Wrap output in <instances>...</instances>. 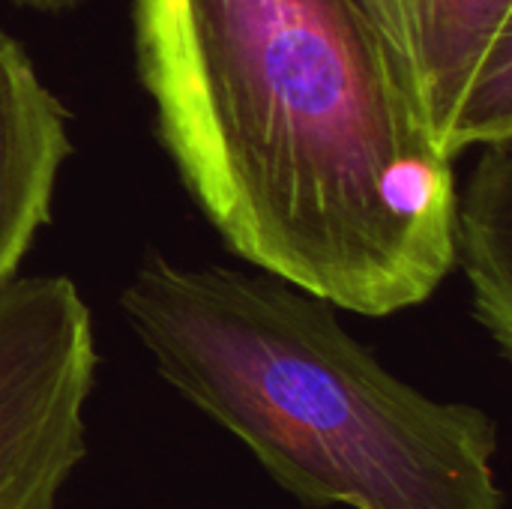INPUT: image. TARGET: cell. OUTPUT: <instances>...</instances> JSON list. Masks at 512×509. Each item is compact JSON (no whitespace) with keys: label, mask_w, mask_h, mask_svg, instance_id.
Returning a JSON list of instances; mask_svg holds the SVG:
<instances>
[{"label":"cell","mask_w":512,"mask_h":509,"mask_svg":"<svg viewBox=\"0 0 512 509\" xmlns=\"http://www.w3.org/2000/svg\"><path fill=\"white\" fill-rule=\"evenodd\" d=\"M138 78L225 246L387 318L456 267L453 159L363 0H135Z\"/></svg>","instance_id":"6da1fadb"},{"label":"cell","mask_w":512,"mask_h":509,"mask_svg":"<svg viewBox=\"0 0 512 509\" xmlns=\"http://www.w3.org/2000/svg\"><path fill=\"white\" fill-rule=\"evenodd\" d=\"M159 378L309 509H504L498 423L438 402L270 273L147 258L120 294Z\"/></svg>","instance_id":"7a4b0ae2"},{"label":"cell","mask_w":512,"mask_h":509,"mask_svg":"<svg viewBox=\"0 0 512 509\" xmlns=\"http://www.w3.org/2000/svg\"><path fill=\"white\" fill-rule=\"evenodd\" d=\"M90 309L66 276L0 285V509H57L87 459Z\"/></svg>","instance_id":"3957f363"},{"label":"cell","mask_w":512,"mask_h":509,"mask_svg":"<svg viewBox=\"0 0 512 509\" xmlns=\"http://www.w3.org/2000/svg\"><path fill=\"white\" fill-rule=\"evenodd\" d=\"M456 159L512 138V0H363Z\"/></svg>","instance_id":"277c9868"},{"label":"cell","mask_w":512,"mask_h":509,"mask_svg":"<svg viewBox=\"0 0 512 509\" xmlns=\"http://www.w3.org/2000/svg\"><path fill=\"white\" fill-rule=\"evenodd\" d=\"M72 153L69 111L18 39L0 30V285L15 279L51 222L57 177Z\"/></svg>","instance_id":"5b68a950"},{"label":"cell","mask_w":512,"mask_h":509,"mask_svg":"<svg viewBox=\"0 0 512 509\" xmlns=\"http://www.w3.org/2000/svg\"><path fill=\"white\" fill-rule=\"evenodd\" d=\"M453 261L462 264L474 318L512 357V138L480 147V159L456 195L453 210Z\"/></svg>","instance_id":"8992f818"},{"label":"cell","mask_w":512,"mask_h":509,"mask_svg":"<svg viewBox=\"0 0 512 509\" xmlns=\"http://www.w3.org/2000/svg\"><path fill=\"white\" fill-rule=\"evenodd\" d=\"M12 6L18 9H33V12H66V9H75L81 6L84 0H9Z\"/></svg>","instance_id":"52a82bcc"}]
</instances>
